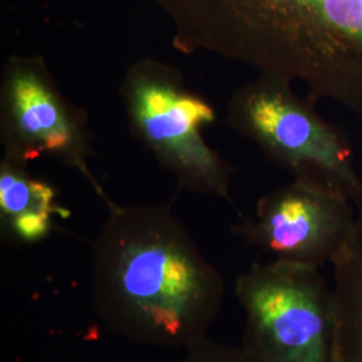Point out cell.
I'll return each mask as SVG.
<instances>
[{"label":"cell","instance_id":"cell-1","mask_svg":"<svg viewBox=\"0 0 362 362\" xmlns=\"http://www.w3.org/2000/svg\"><path fill=\"white\" fill-rule=\"evenodd\" d=\"M188 49L299 83L362 118V0H156Z\"/></svg>","mask_w":362,"mask_h":362},{"label":"cell","instance_id":"cell-2","mask_svg":"<svg viewBox=\"0 0 362 362\" xmlns=\"http://www.w3.org/2000/svg\"><path fill=\"white\" fill-rule=\"evenodd\" d=\"M224 294L220 272L164 209H117L95 242L93 306L117 336L185 349L207 337Z\"/></svg>","mask_w":362,"mask_h":362},{"label":"cell","instance_id":"cell-3","mask_svg":"<svg viewBox=\"0 0 362 362\" xmlns=\"http://www.w3.org/2000/svg\"><path fill=\"white\" fill-rule=\"evenodd\" d=\"M246 314L242 345L260 362H332L333 299L320 269L254 263L235 282Z\"/></svg>","mask_w":362,"mask_h":362},{"label":"cell","instance_id":"cell-4","mask_svg":"<svg viewBox=\"0 0 362 362\" xmlns=\"http://www.w3.org/2000/svg\"><path fill=\"white\" fill-rule=\"evenodd\" d=\"M238 125L275 160L310 181L362 204V177L346 136L325 121L310 101L290 85L262 77L242 91L233 105Z\"/></svg>","mask_w":362,"mask_h":362},{"label":"cell","instance_id":"cell-5","mask_svg":"<svg viewBox=\"0 0 362 362\" xmlns=\"http://www.w3.org/2000/svg\"><path fill=\"white\" fill-rule=\"evenodd\" d=\"M353 206L341 194L296 179L264 196L255 219L240 226L239 233L274 260L321 269L348 243L357 219Z\"/></svg>","mask_w":362,"mask_h":362},{"label":"cell","instance_id":"cell-6","mask_svg":"<svg viewBox=\"0 0 362 362\" xmlns=\"http://www.w3.org/2000/svg\"><path fill=\"white\" fill-rule=\"evenodd\" d=\"M134 116L146 139L194 168L211 189L227 194L226 180L199 137V128L214 119L206 103L156 81H141L133 91Z\"/></svg>","mask_w":362,"mask_h":362},{"label":"cell","instance_id":"cell-7","mask_svg":"<svg viewBox=\"0 0 362 362\" xmlns=\"http://www.w3.org/2000/svg\"><path fill=\"white\" fill-rule=\"evenodd\" d=\"M332 362H362V207L333 263Z\"/></svg>","mask_w":362,"mask_h":362},{"label":"cell","instance_id":"cell-8","mask_svg":"<svg viewBox=\"0 0 362 362\" xmlns=\"http://www.w3.org/2000/svg\"><path fill=\"white\" fill-rule=\"evenodd\" d=\"M19 130L47 151H64L71 144V130L64 112L42 81L31 73H18L10 88Z\"/></svg>","mask_w":362,"mask_h":362},{"label":"cell","instance_id":"cell-9","mask_svg":"<svg viewBox=\"0 0 362 362\" xmlns=\"http://www.w3.org/2000/svg\"><path fill=\"white\" fill-rule=\"evenodd\" d=\"M50 209L54 206V192L49 185L37 181L27 180L13 172H3L0 176V209L3 219L13 220L21 214L31 209Z\"/></svg>","mask_w":362,"mask_h":362},{"label":"cell","instance_id":"cell-10","mask_svg":"<svg viewBox=\"0 0 362 362\" xmlns=\"http://www.w3.org/2000/svg\"><path fill=\"white\" fill-rule=\"evenodd\" d=\"M181 362H260L240 344L239 346L219 344L208 337L185 348Z\"/></svg>","mask_w":362,"mask_h":362},{"label":"cell","instance_id":"cell-11","mask_svg":"<svg viewBox=\"0 0 362 362\" xmlns=\"http://www.w3.org/2000/svg\"><path fill=\"white\" fill-rule=\"evenodd\" d=\"M52 214L55 212L43 208L31 209L10 220L8 224L21 240L34 243L45 238L50 231Z\"/></svg>","mask_w":362,"mask_h":362}]
</instances>
